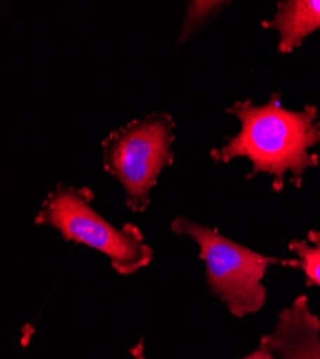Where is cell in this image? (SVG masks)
<instances>
[{
    "label": "cell",
    "mask_w": 320,
    "mask_h": 359,
    "mask_svg": "<svg viewBox=\"0 0 320 359\" xmlns=\"http://www.w3.org/2000/svg\"><path fill=\"white\" fill-rule=\"evenodd\" d=\"M227 112L239 119L240 131L221 148L211 149L216 163L246 157L253 164L247 178L266 172L273 177L274 191L283 190L287 172L292 174V184L300 189L305 171L319 165V157L310 153L312 147L320 144L316 107L290 111L281 105L280 94L274 93L265 105H254L251 100L237 101L227 108Z\"/></svg>",
    "instance_id": "obj_1"
},
{
    "label": "cell",
    "mask_w": 320,
    "mask_h": 359,
    "mask_svg": "<svg viewBox=\"0 0 320 359\" xmlns=\"http://www.w3.org/2000/svg\"><path fill=\"white\" fill-rule=\"evenodd\" d=\"M171 230L190 237L206 263V282L211 293L236 318L257 313L263 308L267 292L263 285L267 267L280 264L298 269V260L260 255L230 241L220 231L201 226L184 216L171 222Z\"/></svg>",
    "instance_id": "obj_2"
},
{
    "label": "cell",
    "mask_w": 320,
    "mask_h": 359,
    "mask_svg": "<svg viewBox=\"0 0 320 359\" xmlns=\"http://www.w3.org/2000/svg\"><path fill=\"white\" fill-rule=\"evenodd\" d=\"M92 200L90 187L60 184L43 200L35 223L53 227L64 241L101 252L120 275H132L147 267L153 260V249L145 243L141 230L134 224L115 227L95 212Z\"/></svg>",
    "instance_id": "obj_3"
},
{
    "label": "cell",
    "mask_w": 320,
    "mask_h": 359,
    "mask_svg": "<svg viewBox=\"0 0 320 359\" xmlns=\"http://www.w3.org/2000/svg\"><path fill=\"white\" fill-rule=\"evenodd\" d=\"M176 123L169 114L154 112L112 131L102 141V163L125 191L134 213L147 210L161 171L174 163Z\"/></svg>",
    "instance_id": "obj_4"
},
{
    "label": "cell",
    "mask_w": 320,
    "mask_h": 359,
    "mask_svg": "<svg viewBox=\"0 0 320 359\" xmlns=\"http://www.w3.org/2000/svg\"><path fill=\"white\" fill-rule=\"evenodd\" d=\"M277 359H320V319L302 294L279 312L273 331L260 338Z\"/></svg>",
    "instance_id": "obj_5"
},
{
    "label": "cell",
    "mask_w": 320,
    "mask_h": 359,
    "mask_svg": "<svg viewBox=\"0 0 320 359\" xmlns=\"http://www.w3.org/2000/svg\"><path fill=\"white\" fill-rule=\"evenodd\" d=\"M265 29L279 32V52L290 53L320 29V0H286L277 4L272 20L263 22Z\"/></svg>",
    "instance_id": "obj_6"
},
{
    "label": "cell",
    "mask_w": 320,
    "mask_h": 359,
    "mask_svg": "<svg viewBox=\"0 0 320 359\" xmlns=\"http://www.w3.org/2000/svg\"><path fill=\"white\" fill-rule=\"evenodd\" d=\"M288 250L295 253L298 269L306 276V285L320 287V231L310 230L303 241L290 242Z\"/></svg>",
    "instance_id": "obj_7"
},
{
    "label": "cell",
    "mask_w": 320,
    "mask_h": 359,
    "mask_svg": "<svg viewBox=\"0 0 320 359\" xmlns=\"http://www.w3.org/2000/svg\"><path fill=\"white\" fill-rule=\"evenodd\" d=\"M225 5V2H190L180 34V45L187 42Z\"/></svg>",
    "instance_id": "obj_8"
},
{
    "label": "cell",
    "mask_w": 320,
    "mask_h": 359,
    "mask_svg": "<svg viewBox=\"0 0 320 359\" xmlns=\"http://www.w3.org/2000/svg\"><path fill=\"white\" fill-rule=\"evenodd\" d=\"M242 359H277V358L265 342L260 341L257 349H254L251 353H249L247 356H244Z\"/></svg>",
    "instance_id": "obj_9"
}]
</instances>
